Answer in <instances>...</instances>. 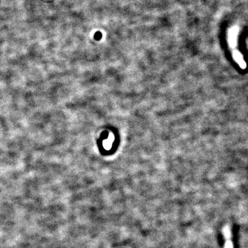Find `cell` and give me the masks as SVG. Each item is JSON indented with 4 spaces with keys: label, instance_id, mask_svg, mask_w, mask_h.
Wrapping results in <instances>:
<instances>
[{
    "label": "cell",
    "instance_id": "obj_1",
    "mask_svg": "<svg viewBox=\"0 0 248 248\" xmlns=\"http://www.w3.org/2000/svg\"><path fill=\"white\" fill-rule=\"evenodd\" d=\"M238 29L237 27H233L231 29L229 32V42L231 47H234L236 42V38L237 36Z\"/></svg>",
    "mask_w": 248,
    "mask_h": 248
},
{
    "label": "cell",
    "instance_id": "obj_2",
    "mask_svg": "<svg viewBox=\"0 0 248 248\" xmlns=\"http://www.w3.org/2000/svg\"><path fill=\"white\" fill-rule=\"evenodd\" d=\"M233 55H234V58L236 61L240 65V66L241 67L243 68H245L246 63L243 59L242 55L239 52L236 51V52H234Z\"/></svg>",
    "mask_w": 248,
    "mask_h": 248
},
{
    "label": "cell",
    "instance_id": "obj_3",
    "mask_svg": "<svg viewBox=\"0 0 248 248\" xmlns=\"http://www.w3.org/2000/svg\"><path fill=\"white\" fill-rule=\"evenodd\" d=\"M224 236H225L226 238H229L230 236H231L230 231L228 228H225L224 229Z\"/></svg>",
    "mask_w": 248,
    "mask_h": 248
},
{
    "label": "cell",
    "instance_id": "obj_4",
    "mask_svg": "<svg viewBox=\"0 0 248 248\" xmlns=\"http://www.w3.org/2000/svg\"><path fill=\"white\" fill-rule=\"evenodd\" d=\"M225 248H233V244L232 242L228 241L225 243Z\"/></svg>",
    "mask_w": 248,
    "mask_h": 248
}]
</instances>
